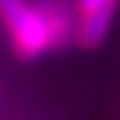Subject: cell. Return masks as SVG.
<instances>
[{
    "instance_id": "1",
    "label": "cell",
    "mask_w": 120,
    "mask_h": 120,
    "mask_svg": "<svg viewBox=\"0 0 120 120\" xmlns=\"http://www.w3.org/2000/svg\"><path fill=\"white\" fill-rule=\"evenodd\" d=\"M0 22L7 29L17 55L26 60L43 55L72 34V24L63 7L34 5L29 0H0Z\"/></svg>"
},
{
    "instance_id": "2",
    "label": "cell",
    "mask_w": 120,
    "mask_h": 120,
    "mask_svg": "<svg viewBox=\"0 0 120 120\" xmlns=\"http://www.w3.org/2000/svg\"><path fill=\"white\" fill-rule=\"evenodd\" d=\"M118 0H77V41L84 48H96L111 31Z\"/></svg>"
}]
</instances>
